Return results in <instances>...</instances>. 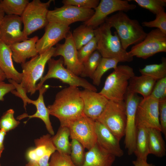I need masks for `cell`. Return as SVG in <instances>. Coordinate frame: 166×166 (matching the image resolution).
Returning <instances> with one entry per match:
<instances>
[{"instance_id": "cell-1", "label": "cell", "mask_w": 166, "mask_h": 166, "mask_svg": "<svg viewBox=\"0 0 166 166\" xmlns=\"http://www.w3.org/2000/svg\"><path fill=\"white\" fill-rule=\"evenodd\" d=\"M83 106L80 90L78 87L69 86L58 92L53 103L47 108L49 114L58 119L61 125L82 115Z\"/></svg>"}, {"instance_id": "cell-2", "label": "cell", "mask_w": 166, "mask_h": 166, "mask_svg": "<svg viewBox=\"0 0 166 166\" xmlns=\"http://www.w3.org/2000/svg\"><path fill=\"white\" fill-rule=\"evenodd\" d=\"M105 22L116 30L123 49L135 45L143 41L147 33L138 21L131 19L125 13L119 11L107 17Z\"/></svg>"}, {"instance_id": "cell-3", "label": "cell", "mask_w": 166, "mask_h": 166, "mask_svg": "<svg viewBox=\"0 0 166 166\" xmlns=\"http://www.w3.org/2000/svg\"><path fill=\"white\" fill-rule=\"evenodd\" d=\"M112 27L105 22L94 30L97 40V50L102 57L114 58L119 62H131L133 57L122 47L116 31L113 35Z\"/></svg>"}, {"instance_id": "cell-4", "label": "cell", "mask_w": 166, "mask_h": 166, "mask_svg": "<svg viewBox=\"0 0 166 166\" xmlns=\"http://www.w3.org/2000/svg\"><path fill=\"white\" fill-rule=\"evenodd\" d=\"M107 77L104 86L99 93L109 101L124 100L129 81L135 76L132 68L128 65L117 66Z\"/></svg>"}, {"instance_id": "cell-5", "label": "cell", "mask_w": 166, "mask_h": 166, "mask_svg": "<svg viewBox=\"0 0 166 166\" xmlns=\"http://www.w3.org/2000/svg\"><path fill=\"white\" fill-rule=\"evenodd\" d=\"M55 49V47H52L21 64L22 78L20 84L26 93L32 95L37 91L36 84L42 77L46 64L53 57Z\"/></svg>"}, {"instance_id": "cell-6", "label": "cell", "mask_w": 166, "mask_h": 166, "mask_svg": "<svg viewBox=\"0 0 166 166\" xmlns=\"http://www.w3.org/2000/svg\"><path fill=\"white\" fill-rule=\"evenodd\" d=\"M48 71L46 74L40 79L36 85V90L43 85L47 79L53 78L59 80L69 86L81 87L84 89L97 92L96 87L86 80L80 77L64 66V60L62 57L57 60L51 58L48 61Z\"/></svg>"}, {"instance_id": "cell-7", "label": "cell", "mask_w": 166, "mask_h": 166, "mask_svg": "<svg viewBox=\"0 0 166 166\" xmlns=\"http://www.w3.org/2000/svg\"><path fill=\"white\" fill-rule=\"evenodd\" d=\"M108 128L120 141L124 136L126 121L124 100L109 101L96 120Z\"/></svg>"}, {"instance_id": "cell-8", "label": "cell", "mask_w": 166, "mask_h": 166, "mask_svg": "<svg viewBox=\"0 0 166 166\" xmlns=\"http://www.w3.org/2000/svg\"><path fill=\"white\" fill-rule=\"evenodd\" d=\"M53 1L42 2L33 0L28 4L21 16L24 25L23 31L26 37L47 25L48 8Z\"/></svg>"}, {"instance_id": "cell-9", "label": "cell", "mask_w": 166, "mask_h": 166, "mask_svg": "<svg viewBox=\"0 0 166 166\" xmlns=\"http://www.w3.org/2000/svg\"><path fill=\"white\" fill-rule=\"evenodd\" d=\"M95 122L83 113L78 117L68 121L60 126L68 127L70 138L77 140L89 150L97 143Z\"/></svg>"}, {"instance_id": "cell-10", "label": "cell", "mask_w": 166, "mask_h": 166, "mask_svg": "<svg viewBox=\"0 0 166 166\" xmlns=\"http://www.w3.org/2000/svg\"><path fill=\"white\" fill-rule=\"evenodd\" d=\"M129 54L146 59L159 53L166 52V34L158 29L152 30L141 42L132 47Z\"/></svg>"}, {"instance_id": "cell-11", "label": "cell", "mask_w": 166, "mask_h": 166, "mask_svg": "<svg viewBox=\"0 0 166 166\" xmlns=\"http://www.w3.org/2000/svg\"><path fill=\"white\" fill-rule=\"evenodd\" d=\"M48 85H43L39 89V95L35 100H33L29 98L27 96L26 93L20 85L16 86L17 91L14 90L12 93L16 96L20 97L23 101L24 107L26 110L27 104H32L36 107L37 110L34 114L28 115L26 113L18 116L17 119L20 120L24 118L28 117L29 120L34 118L41 119L44 122L46 128L51 135H54V132L49 119V113L48 110L45 105L44 100V94L49 88Z\"/></svg>"}, {"instance_id": "cell-12", "label": "cell", "mask_w": 166, "mask_h": 166, "mask_svg": "<svg viewBox=\"0 0 166 166\" xmlns=\"http://www.w3.org/2000/svg\"><path fill=\"white\" fill-rule=\"evenodd\" d=\"M93 9L64 5L49 10L47 15L48 22H55L69 26L77 22H85L93 15Z\"/></svg>"}, {"instance_id": "cell-13", "label": "cell", "mask_w": 166, "mask_h": 166, "mask_svg": "<svg viewBox=\"0 0 166 166\" xmlns=\"http://www.w3.org/2000/svg\"><path fill=\"white\" fill-rule=\"evenodd\" d=\"M143 98L136 94L128 92L125 96L126 121L124 144L129 155L134 153L135 149L136 132V112L137 106Z\"/></svg>"}, {"instance_id": "cell-14", "label": "cell", "mask_w": 166, "mask_h": 166, "mask_svg": "<svg viewBox=\"0 0 166 166\" xmlns=\"http://www.w3.org/2000/svg\"><path fill=\"white\" fill-rule=\"evenodd\" d=\"M136 5L123 0H101L92 17L83 24L95 29L105 22L109 14L116 11L127 12L136 8Z\"/></svg>"}, {"instance_id": "cell-15", "label": "cell", "mask_w": 166, "mask_h": 166, "mask_svg": "<svg viewBox=\"0 0 166 166\" xmlns=\"http://www.w3.org/2000/svg\"><path fill=\"white\" fill-rule=\"evenodd\" d=\"M159 102L149 96L143 98L136 110L135 122L136 126L154 128L161 131L159 119Z\"/></svg>"}, {"instance_id": "cell-16", "label": "cell", "mask_w": 166, "mask_h": 166, "mask_svg": "<svg viewBox=\"0 0 166 166\" xmlns=\"http://www.w3.org/2000/svg\"><path fill=\"white\" fill-rule=\"evenodd\" d=\"M72 32H69L64 43L57 44L53 57L61 56L64 60V65L66 68L76 75L81 76L83 70V65L79 61L77 50L73 39Z\"/></svg>"}, {"instance_id": "cell-17", "label": "cell", "mask_w": 166, "mask_h": 166, "mask_svg": "<svg viewBox=\"0 0 166 166\" xmlns=\"http://www.w3.org/2000/svg\"><path fill=\"white\" fill-rule=\"evenodd\" d=\"M22 23L21 16L5 15L0 23V39L10 46L29 39L22 30Z\"/></svg>"}, {"instance_id": "cell-18", "label": "cell", "mask_w": 166, "mask_h": 166, "mask_svg": "<svg viewBox=\"0 0 166 166\" xmlns=\"http://www.w3.org/2000/svg\"><path fill=\"white\" fill-rule=\"evenodd\" d=\"M70 30L69 26L55 22H48L45 26L44 35L36 43L38 54L45 52L60 41L65 38Z\"/></svg>"}, {"instance_id": "cell-19", "label": "cell", "mask_w": 166, "mask_h": 166, "mask_svg": "<svg viewBox=\"0 0 166 166\" xmlns=\"http://www.w3.org/2000/svg\"><path fill=\"white\" fill-rule=\"evenodd\" d=\"M80 96L83 103L84 114L94 121H96L109 100L99 93L85 89L80 90Z\"/></svg>"}, {"instance_id": "cell-20", "label": "cell", "mask_w": 166, "mask_h": 166, "mask_svg": "<svg viewBox=\"0 0 166 166\" xmlns=\"http://www.w3.org/2000/svg\"><path fill=\"white\" fill-rule=\"evenodd\" d=\"M97 143L108 153L116 157H121L124 154L120 141L105 126L97 121L95 122Z\"/></svg>"}, {"instance_id": "cell-21", "label": "cell", "mask_w": 166, "mask_h": 166, "mask_svg": "<svg viewBox=\"0 0 166 166\" xmlns=\"http://www.w3.org/2000/svg\"><path fill=\"white\" fill-rule=\"evenodd\" d=\"M38 39V37L35 36L10 45L14 61L17 63L22 64L26 62L27 59L38 55L36 44Z\"/></svg>"}, {"instance_id": "cell-22", "label": "cell", "mask_w": 166, "mask_h": 166, "mask_svg": "<svg viewBox=\"0 0 166 166\" xmlns=\"http://www.w3.org/2000/svg\"><path fill=\"white\" fill-rule=\"evenodd\" d=\"M12 56L10 46L0 39V68L6 78L20 84L22 79V74L18 72L14 67Z\"/></svg>"}, {"instance_id": "cell-23", "label": "cell", "mask_w": 166, "mask_h": 166, "mask_svg": "<svg viewBox=\"0 0 166 166\" xmlns=\"http://www.w3.org/2000/svg\"><path fill=\"white\" fill-rule=\"evenodd\" d=\"M116 157L96 143L85 153L84 160L81 166H112Z\"/></svg>"}, {"instance_id": "cell-24", "label": "cell", "mask_w": 166, "mask_h": 166, "mask_svg": "<svg viewBox=\"0 0 166 166\" xmlns=\"http://www.w3.org/2000/svg\"><path fill=\"white\" fill-rule=\"evenodd\" d=\"M35 148L28 150L26 157L29 161L37 162L42 156L56 151L52 140L51 135L47 134L34 140Z\"/></svg>"}, {"instance_id": "cell-25", "label": "cell", "mask_w": 166, "mask_h": 166, "mask_svg": "<svg viewBox=\"0 0 166 166\" xmlns=\"http://www.w3.org/2000/svg\"><path fill=\"white\" fill-rule=\"evenodd\" d=\"M156 80L148 76L135 75L129 81L126 92L141 94L143 98L150 95Z\"/></svg>"}, {"instance_id": "cell-26", "label": "cell", "mask_w": 166, "mask_h": 166, "mask_svg": "<svg viewBox=\"0 0 166 166\" xmlns=\"http://www.w3.org/2000/svg\"><path fill=\"white\" fill-rule=\"evenodd\" d=\"M160 130L154 128H148L149 154L162 157L166 155V148Z\"/></svg>"}, {"instance_id": "cell-27", "label": "cell", "mask_w": 166, "mask_h": 166, "mask_svg": "<svg viewBox=\"0 0 166 166\" xmlns=\"http://www.w3.org/2000/svg\"><path fill=\"white\" fill-rule=\"evenodd\" d=\"M137 158L147 160L149 154L148 128L136 126V136L134 153Z\"/></svg>"}, {"instance_id": "cell-28", "label": "cell", "mask_w": 166, "mask_h": 166, "mask_svg": "<svg viewBox=\"0 0 166 166\" xmlns=\"http://www.w3.org/2000/svg\"><path fill=\"white\" fill-rule=\"evenodd\" d=\"M70 132L66 126H60L56 134L51 137L52 142L59 153L70 155V143L69 142Z\"/></svg>"}, {"instance_id": "cell-29", "label": "cell", "mask_w": 166, "mask_h": 166, "mask_svg": "<svg viewBox=\"0 0 166 166\" xmlns=\"http://www.w3.org/2000/svg\"><path fill=\"white\" fill-rule=\"evenodd\" d=\"M94 30L83 24L73 30L72 33V36L77 50L94 37Z\"/></svg>"}, {"instance_id": "cell-30", "label": "cell", "mask_w": 166, "mask_h": 166, "mask_svg": "<svg viewBox=\"0 0 166 166\" xmlns=\"http://www.w3.org/2000/svg\"><path fill=\"white\" fill-rule=\"evenodd\" d=\"M29 2L28 0H2L0 4L6 15L21 16Z\"/></svg>"}, {"instance_id": "cell-31", "label": "cell", "mask_w": 166, "mask_h": 166, "mask_svg": "<svg viewBox=\"0 0 166 166\" xmlns=\"http://www.w3.org/2000/svg\"><path fill=\"white\" fill-rule=\"evenodd\" d=\"M118 62L119 61L115 59L102 57L92 79L93 84L99 86L104 74L110 69H115Z\"/></svg>"}, {"instance_id": "cell-32", "label": "cell", "mask_w": 166, "mask_h": 166, "mask_svg": "<svg viewBox=\"0 0 166 166\" xmlns=\"http://www.w3.org/2000/svg\"><path fill=\"white\" fill-rule=\"evenodd\" d=\"M139 71L141 75L151 77L156 80L166 77V58L163 57L161 62L159 64L146 65Z\"/></svg>"}, {"instance_id": "cell-33", "label": "cell", "mask_w": 166, "mask_h": 166, "mask_svg": "<svg viewBox=\"0 0 166 166\" xmlns=\"http://www.w3.org/2000/svg\"><path fill=\"white\" fill-rule=\"evenodd\" d=\"M102 58L99 51L96 50L82 64L83 70L81 76L92 79L93 75Z\"/></svg>"}, {"instance_id": "cell-34", "label": "cell", "mask_w": 166, "mask_h": 166, "mask_svg": "<svg viewBox=\"0 0 166 166\" xmlns=\"http://www.w3.org/2000/svg\"><path fill=\"white\" fill-rule=\"evenodd\" d=\"M71 151L70 156L76 166H81L83 164L85 152L82 145L75 139H72L70 142Z\"/></svg>"}, {"instance_id": "cell-35", "label": "cell", "mask_w": 166, "mask_h": 166, "mask_svg": "<svg viewBox=\"0 0 166 166\" xmlns=\"http://www.w3.org/2000/svg\"><path fill=\"white\" fill-rule=\"evenodd\" d=\"M14 113L13 109H10L4 113L0 119V129L6 133L18 126L20 122L14 118Z\"/></svg>"}, {"instance_id": "cell-36", "label": "cell", "mask_w": 166, "mask_h": 166, "mask_svg": "<svg viewBox=\"0 0 166 166\" xmlns=\"http://www.w3.org/2000/svg\"><path fill=\"white\" fill-rule=\"evenodd\" d=\"M140 7L149 10L156 15L165 10L166 0H134Z\"/></svg>"}, {"instance_id": "cell-37", "label": "cell", "mask_w": 166, "mask_h": 166, "mask_svg": "<svg viewBox=\"0 0 166 166\" xmlns=\"http://www.w3.org/2000/svg\"><path fill=\"white\" fill-rule=\"evenodd\" d=\"M142 25L149 28H156L166 34V13L163 10L156 15V18L153 20L142 23Z\"/></svg>"}, {"instance_id": "cell-38", "label": "cell", "mask_w": 166, "mask_h": 166, "mask_svg": "<svg viewBox=\"0 0 166 166\" xmlns=\"http://www.w3.org/2000/svg\"><path fill=\"white\" fill-rule=\"evenodd\" d=\"M97 50V40L94 37L90 41L77 50V56L83 64L91 54Z\"/></svg>"}, {"instance_id": "cell-39", "label": "cell", "mask_w": 166, "mask_h": 166, "mask_svg": "<svg viewBox=\"0 0 166 166\" xmlns=\"http://www.w3.org/2000/svg\"><path fill=\"white\" fill-rule=\"evenodd\" d=\"M49 166H76L70 155L56 151L51 156Z\"/></svg>"}, {"instance_id": "cell-40", "label": "cell", "mask_w": 166, "mask_h": 166, "mask_svg": "<svg viewBox=\"0 0 166 166\" xmlns=\"http://www.w3.org/2000/svg\"><path fill=\"white\" fill-rule=\"evenodd\" d=\"M149 96L158 102L166 100V77L155 83Z\"/></svg>"}, {"instance_id": "cell-41", "label": "cell", "mask_w": 166, "mask_h": 166, "mask_svg": "<svg viewBox=\"0 0 166 166\" xmlns=\"http://www.w3.org/2000/svg\"><path fill=\"white\" fill-rule=\"evenodd\" d=\"M64 5H70L79 7L95 9L98 5L99 0H63Z\"/></svg>"}, {"instance_id": "cell-42", "label": "cell", "mask_w": 166, "mask_h": 166, "mask_svg": "<svg viewBox=\"0 0 166 166\" xmlns=\"http://www.w3.org/2000/svg\"><path fill=\"white\" fill-rule=\"evenodd\" d=\"M159 119L161 132L166 138V100L159 102Z\"/></svg>"}, {"instance_id": "cell-43", "label": "cell", "mask_w": 166, "mask_h": 166, "mask_svg": "<svg viewBox=\"0 0 166 166\" xmlns=\"http://www.w3.org/2000/svg\"><path fill=\"white\" fill-rule=\"evenodd\" d=\"M15 89L16 88L12 84L6 83L3 81H0V101H3L4 96Z\"/></svg>"}, {"instance_id": "cell-44", "label": "cell", "mask_w": 166, "mask_h": 166, "mask_svg": "<svg viewBox=\"0 0 166 166\" xmlns=\"http://www.w3.org/2000/svg\"><path fill=\"white\" fill-rule=\"evenodd\" d=\"M132 163L134 166H155L152 164L148 163L147 160L137 158L136 160L133 161Z\"/></svg>"}, {"instance_id": "cell-45", "label": "cell", "mask_w": 166, "mask_h": 166, "mask_svg": "<svg viewBox=\"0 0 166 166\" xmlns=\"http://www.w3.org/2000/svg\"><path fill=\"white\" fill-rule=\"evenodd\" d=\"M6 132L2 129H0V158L4 149V141Z\"/></svg>"}, {"instance_id": "cell-46", "label": "cell", "mask_w": 166, "mask_h": 166, "mask_svg": "<svg viewBox=\"0 0 166 166\" xmlns=\"http://www.w3.org/2000/svg\"><path fill=\"white\" fill-rule=\"evenodd\" d=\"M6 78L5 73L0 68V81H3Z\"/></svg>"}, {"instance_id": "cell-47", "label": "cell", "mask_w": 166, "mask_h": 166, "mask_svg": "<svg viewBox=\"0 0 166 166\" xmlns=\"http://www.w3.org/2000/svg\"><path fill=\"white\" fill-rule=\"evenodd\" d=\"M5 16V13L0 4V23Z\"/></svg>"}, {"instance_id": "cell-48", "label": "cell", "mask_w": 166, "mask_h": 166, "mask_svg": "<svg viewBox=\"0 0 166 166\" xmlns=\"http://www.w3.org/2000/svg\"><path fill=\"white\" fill-rule=\"evenodd\" d=\"M25 166H39L37 162L33 161H29Z\"/></svg>"}, {"instance_id": "cell-49", "label": "cell", "mask_w": 166, "mask_h": 166, "mask_svg": "<svg viewBox=\"0 0 166 166\" xmlns=\"http://www.w3.org/2000/svg\"><path fill=\"white\" fill-rule=\"evenodd\" d=\"M0 166H1V164H0Z\"/></svg>"}]
</instances>
